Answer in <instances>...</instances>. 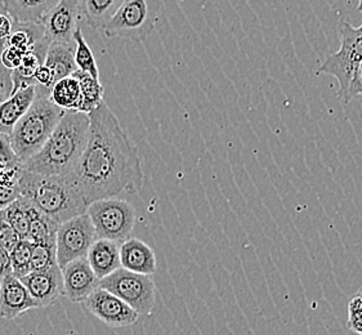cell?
Instances as JSON below:
<instances>
[{
  "mask_svg": "<svg viewBox=\"0 0 362 335\" xmlns=\"http://www.w3.org/2000/svg\"><path fill=\"white\" fill-rule=\"evenodd\" d=\"M88 115L87 146L70 175L84 201L137 194L145 182L137 147L105 101Z\"/></svg>",
  "mask_w": 362,
  "mask_h": 335,
  "instance_id": "cell-1",
  "label": "cell"
},
{
  "mask_svg": "<svg viewBox=\"0 0 362 335\" xmlns=\"http://www.w3.org/2000/svg\"><path fill=\"white\" fill-rule=\"evenodd\" d=\"M90 119L88 114L65 111L51 137L22 169L43 175L70 177L87 146Z\"/></svg>",
  "mask_w": 362,
  "mask_h": 335,
  "instance_id": "cell-2",
  "label": "cell"
},
{
  "mask_svg": "<svg viewBox=\"0 0 362 335\" xmlns=\"http://www.w3.org/2000/svg\"><path fill=\"white\" fill-rule=\"evenodd\" d=\"M17 186L21 196L58 225L87 211V203L70 177L37 175L22 169Z\"/></svg>",
  "mask_w": 362,
  "mask_h": 335,
  "instance_id": "cell-3",
  "label": "cell"
},
{
  "mask_svg": "<svg viewBox=\"0 0 362 335\" xmlns=\"http://www.w3.org/2000/svg\"><path fill=\"white\" fill-rule=\"evenodd\" d=\"M35 100L9 133L11 146L21 163L44 146L56 129L65 110L52 102L48 92L35 87Z\"/></svg>",
  "mask_w": 362,
  "mask_h": 335,
  "instance_id": "cell-4",
  "label": "cell"
},
{
  "mask_svg": "<svg viewBox=\"0 0 362 335\" xmlns=\"http://www.w3.org/2000/svg\"><path fill=\"white\" fill-rule=\"evenodd\" d=\"M161 9V0H123L102 33L111 39L141 43L153 34Z\"/></svg>",
  "mask_w": 362,
  "mask_h": 335,
  "instance_id": "cell-5",
  "label": "cell"
},
{
  "mask_svg": "<svg viewBox=\"0 0 362 335\" xmlns=\"http://www.w3.org/2000/svg\"><path fill=\"white\" fill-rule=\"evenodd\" d=\"M97 239L115 241L122 244L131 237L136 225V209L120 197H107L95 200L88 205Z\"/></svg>",
  "mask_w": 362,
  "mask_h": 335,
  "instance_id": "cell-6",
  "label": "cell"
},
{
  "mask_svg": "<svg viewBox=\"0 0 362 335\" xmlns=\"http://www.w3.org/2000/svg\"><path fill=\"white\" fill-rule=\"evenodd\" d=\"M341 48L330 54L320 66L317 75H332L339 83L338 97L347 103L349 83L356 69L362 62V25L358 28L352 26L347 21H341Z\"/></svg>",
  "mask_w": 362,
  "mask_h": 335,
  "instance_id": "cell-7",
  "label": "cell"
},
{
  "mask_svg": "<svg viewBox=\"0 0 362 335\" xmlns=\"http://www.w3.org/2000/svg\"><path fill=\"white\" fill-rule=\"evenodd\" d=\"M98 286L115 294L139 315L150 314L155 306V283L148 275L120 267L101 278Z\"/></svg>",
  "mask_w": 362,
  "mask_h": 335,
  "instance_id": "cell-8",
  "label": "cell"
},
{
  "mask_svg": "<svg viewBox=\"0 0 362 335\" xmlns=\"http://www.w3.org/2000/svg\"><path fill=\"white\" fill-rule=\"evenodd\" d=\"M95 239V226L87 211L61 223L56 236L58 267L62 270L67 263L87 258Z\"/></svg>",
  "mask_w": 362,
  "mask_h": 335,
  "instance_id": "cell-9",
  "label": "cell"
},
{
  "mask_svg": "<svg viewBox=\"0 0 362 335\" xmlns=\"http://www.w3.org/2000/svg\"><path fill=\"white\" fill-rule=\"evenodd\" d=\"M84 303L90 314L111 328H128L136 324L139 317L136 310L116 297L115 294L100 286L86 299Z\"/></svg>",
  "mask_w": 362,
  "mask_h": 335,
  "instance_id": "cell-10",
  "label": "cell"
},
{
  "mask_svg": "<svg viewBox=\"0 0 362 335\" xmlns=\"http://www.w3.org/2000/svg\"><path fill=\"white\" fill-rule=\"evenodd\" d=\"M22 284L26 286L30 295L37 303L39 308L54 305L62 297L64 290V276L58 264L45 271H30L28 275L22 276Z\"/></svg>",
  "mask_w": 362,
  "mask_h": 335,
  "instance_id": "cell-11",
  "label": "cell"
},
{
  "mask_svg": "<svg viewBox=\"0 0 362 335\" xmlns=\"http://www.w3.org/2000/svg\"><path fill=\"white\" fill-rule=\"evenodd\" d=\"M80 13V0H59L42 21L45 37L51 42L74 43Z\"/></svg>",
  "mask_w": 362,
  "mask_h": 335,
  "instance_id": "cell-12",
  "label": "cell"
},
{
  "mask_svg": "<svg viewBox=\"0 0 362 335\" xmlns=\"http://www.w3.org/2000/svg\"><path fill=\"white\" fill-rule=\"evenodd\" d=\"M65 297L73 303L86 302L100 285V278L95 276L87 258H79L67 263L62 269Z\"/></svg>",
  "mask_w": 362,
  "mask_h": 335,
  "instance_id": "cell-13",
  "label": "cell"
},
{
  "mask_svg": "<svg viewBox=\"0 0 362 335\" xmlns=\"http://www.w3.org/2000/svg\"><path fill=\"white\" fill-rule=\"evenodd\" d=\"M39 308L26 286L13 274L1 278L0 286V320H13L22 314Z\"/></svg>",
  "mask_w": 362,
  "mask_h": 335,
  "instance_id": "cell-14",
  "label": "cell"
},
{
  "mask_svg": "<svg viewBox=\"0 0 362 335\" xmlns=\"http://www.w3.org/2000/svg\"><path fill=\"white\" fill-rule=\"evenodd\" d=\"M120 263L125 270L153 276L158 269L156 255L150 245L136 237L120 244Z\"/></svg>",
  "mask_w": 362,
  "mask_h": 335,
  "instance_id": "cell-15",
  "label": "cell"
},
{
  "mask_svg": "<svg viewBox=\"0 0 362 335\" xmlns=\"http://www.w3.org/2000/svg\"><path fill=\"white\" fill-rule=\"evenodd\" d=\"M51 43L52 42L48 37H44L30 51L25 53L21 65L11 71V81H12L11 95H13L17 90L23 89V88L31 87V86L37 87L34 75L37 73V69L44 65L47 52H48Z\"/></svg>",
  "mask_w": 362,
  "mask_h": 335,
  "instance_id": "cell-16",
  "label": "cell"
},
{
  "mask_svg": "<svg viewBox=\"0 0 362 335\" xmlns=\"http://www.w3.org/2000/svg\"><path fill=\"white\" fill-rule=\"evenodd\" d=\"M87 259L100 280L122 267L120 244L106 239H95L88 252Z\"/></svg>",
  "mask_w": 362,
  "mask_h": 335,
  "instance_id": "cell-17",
  "label": "cell"
},
{
  "mask_svg": "<svg viewBox=\"0 0 362 335\" xmlns=\"http://www.w3.org/2000/svg\"><path fill=\"white\" fill-rule=\"evenodd\" d=\"M35 87L23 88L0 102V131L8 134L35 100Z\"/></svg>",
  "mask_w": 362,
  "mask_h": 335,
  "instance_id": "cell-18",
  "label": "cell"
},
{
  "mask_svg": "<svg viewBox=\"0 0 362 335\" xmlns=\"http://www.w3.org/2000/svg\"><path fill=\"white\" fill-rule=\"evenodd\" d=\"M44 65L52 73L53 86L66 76L73 75L78 70L75 64V43L52 42Z\"/></svg>",
  "mask_w": 362,
  "mask_h": 335,
  "instance_id": "cell-19",
  "label": "cell"
},
{
  "mask_svg": "<svg viewBox=\"0 0 362 335\" xmlns=\"http://www.w3.org/2000/svg\"><path fill=\"white\" fill-rule=\"evenodd\" d=\"M59 0H1L15 21L42 23L45 15Z\"/></svg>",
  "mask_w": 362,
  "mask_h": 335,
  "instance_id": "cell-20",
  "label": "cell"
},
{
  "mask_svg": "<svg viewBox=\"0 0 362 335\" xmlns=\"http://www.w3.org/2000/svg\"><path fill=\"white\" fill-rule=\"evenodd\" d=\"M122 3L123 0H80V12L92 29L102 31Z\"/></svg>",
  "mask_w": 362,
  "mask_h": 335,
  "instance_id": "cell-21",
  "label": "cell"
},
{
  "mask_svg": "<svg viewBox=\"0 0 362 335\" xmlns=\"http://www.w3.org/2000/svg\"><path fill=\"white\" fill-rule=\"evenodd\" d=\"M26 199V197H25ZM26 209L29 214V236L28 240L31 242H56L58 223L39 211L37 206L26 199Z\"/></svg>",
  "mask_w": 362,
  "mask_h": 335,
  "instance_id": "cell-22",
  "label": "cell"
},
{
  "mask_svg": "<svg viewBox=\"0 0 362 335\" xmlns=\"http://www.w3.org/2000/svg\"><path fill=\"white\" fill-rule=\"evenodd\" d=\"M52 102L57 105L65 111H76L80 112L81 105V92L78 79L70 75L58 81L51 89L49 95Z\"/></svg>",
  "mask_w": 362,
  "mask_h": 335,
  "instance_id": "cell-23",
  "label": "cell"
},
{
  "mask_svg": "<svg viewBox=\"0 0 362 335\" xmlns=\"http://www.w3.org/2000/svg\"><path fill=\"white\" fill-rule=\"evenodd\" d=\"M45 37L42 23L15 21L12 31L7 39L6 47H15L22 52H28Z\"/></svg>",
  "mask_w": 362,
  "mask_h": 335,
  "instance_id": "cell-24",
  "label": "cell"
},
{
  "mask_svg": "<svg viewBox=\"0 0 362 335\" xmlns=\"http://www.w3.org/2000/svg\"><path fill=\"white\" fill-rule=\"evenodd\" d=\"M73 75L78 79L80 84V92H81L80 112L89 114L92 110L98 107L103 102V93H105L103 86L100 83V79H95L90 74L76 70Z\"/></svg>",
  "mask_w": 362,
  "mask_h": 335,
  "instance_id": "cell-25",
  "label": "cell"
},
{
  "mask_svg": "<svg viewBox=\"0 0 362 335\" xmlns=\"http://www.w3.org/2000/svg\"><path fill=\"white\" fill-rule=\"evenodd\" d=\"M75 43V64L80 71L90 74L95 79H100V70L97 67L93 52L83 37L81 29L78 26L73 37Z\"/></svg>",
  "mask_w": 362,
  "mask_h": 335,
  "instance_id": "cell-26",
  "label": "cell"
},
{
  "mask_svg": "<svg viewBox=\"0 0 362 335\" xmlns=\"http://www.w3.org/2000/svg\"><path fill=\"white\" fill-rule=\"evenodd\" d=\"M3 211L6 213L8 222L15 228L18 236L21 239H28L30 219L28 209H26V199L20 195L15 201H12L6 208H3Z\"/></svg>",
  "mask_w": 362,
  "mask_h": 335,
  "instance_id": "cell-27",
  "label": "cell"
},
{
  "mask_svg": "<svg viewBox=\"0 0 362 335\" xmlns=\"http://www.w3.org/2000/svg\"><path fill=\"white\" fill-rule=\"evenodd\" d=\"M57 263L56 242H33L30 271L49 270Z\"/></svg>",
  "mask_w": 362,
  "mask_h": 335,
  "instance_id": "cell-28",
  "label": "cell"
},
{
  "mask_svg": "<svg viewBox=\"0 0 362 335\" xmlns=\"http://www.w3.org/2000/svg\"><path fill=\"white\" fill-rule=\"evenodd\" d=\"M31 247L33 242L28 239H20L13 249L9 252L12 274L21 278L30 272V259H31Z\"/></svg>",
  "mask_w": 362,
  "mask_h": 335,
  "instance_id": "cell-29",
  "label": "cell"
},
{
  "mask_svg": "<svg viewBox=\"0 0 362 335\" xmlns=\"http://www.w3.org/2000/svg\"><path fill=\"white\" fill-rule=\"evenodd\" d=\"M348 331L349 335H362V294L356 293L348 302Z\"/></svg>",
  "mask_w": 362,
  "mask_h": 335,
  "instance_id": "cell-30",
  "label": "cell"
},
{
  "mask_svg": "<svg viewBox=\"0 0 362 335\" xmlns=\"http://www.w3.org/2000/svg\"><path fill=\"white\" fill-rule=\"evenodd\" d=\"M20 239L21 237L18 236V233H16L15 228L8 222L6 213L0 209V244L11 252Z\"/></svg>",
  "mask_w": 362,
  "mask_h": 335,
  "instance_id": "cell-31",
  "label": "cell"
},
{
  "mask_svg": "<svg viewBox=\"0 0 362 335\" xmlns=\"http://www.w3.org/2000/svg\"><path fill=\"white\" fill-rule=\"evenodd\" d=\"M0 167H22L20 159L16 156L13 148L11 146L9 136L0 131Z\"/></svg>",
  "mask_w": 362,
  "mask_h": 335,
  "instance_id": "cell-32",
  "label": "cell"
},
{
  "mask_svg": "<svg viewBox=\"0 0 362 335\" xmlns=\"http://www.w3.org/2000/svg\"><path fill=\"white\" fill-rule=\"evenodd\" d=\"M26 52L20 51L15 47H6L0 52V65L7 70H15L16 67L21 65L22 59Z\"/></svg>",
  "mask_w": 362,
  "mask_h": 335,
  "instance_id": "cell-33",
  "label": "cell"
},
{
  "mask_svg": "<svg viewBox=\"0 0 362 335\" xmlns=\"http://www.w3.org/2000/svg\"><path fill=\"white\" fill-rule=\"evenodd\" d=\"M13 17L9 15L7 8L4 7V4L0 1V52L6 48L7 39L12 31L13 26Z\"/></svg>",
  "mask_w": 362,
  "mask_h": 335,
  "instance_id": "cell-34",
  "label": "cell"
},
{
  "mask_svg": "<svg viewBox=\"0 0 362 335\" xmlns=\"http://www.w3.org/2000/svg\"><path fill=\"white\" fill-rule=\"evenodd\" d=\"M357 95H362V62L356 69L355 74L352 76V81L349 83L347 93V103Z\"/></svg>",
  "mask_w": 362,
  "mask_h": 335,
  "instance_id": "cell-35",
  "label": "cell"
},
{
  "mask_svg": "<svg viewBox=\"0 0 362 335\" xmlns=\"http://www.w3.org/2000/svg\"><path fill=\"white\" fill-rule=\"evenodd\" d=\"M12 92V81H11V70L4 69L0 65V102L7 100Z\"/></svg>",
  "mask_w": 362,
  "mask_h": 335,
  "instance_id": "cell-36",
  "label": "cell"
},
{
  "mask_svg": "<svg viewBox=\"0 0 362 335\" xmlns=\"http://www.w3.org/2000/svg\"><path fill=\"white\" fill-rule=\"evenodd\" d=\"M18 196H20L18 186H13V187L0 186V209L6 208L12 201H15Z\"/></svg>",
  "mask_w": 362,
  "mask_h": 335,
  "instance_id": "cell-37",
  "label": "cell"
},
{
  "mask_svg": "<svg viewBox=\"0 0 362 335\" xmlns=\"http://www.w3.org/2000/svg\"><path fill=\"white\" fill-rule=\"evenodd\" d=\"M357 11L362 13V0H358V6H357Z\"/></svg>",
  "mask_w": 362,
  "mask_h": 335,
  "instance_id": "cell-38",
  "label": "cell"
}]
</instances>
